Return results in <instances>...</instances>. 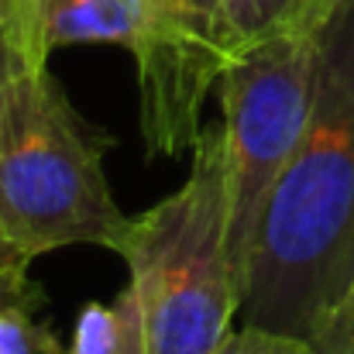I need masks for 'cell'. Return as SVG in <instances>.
<instances>
[{"label": "cell", "instance_id": "obj_1", "mask_svg": "<svg viewBox=\"0 0 354 354\" xmlns=\"http://www.w3.org/2000/svg\"><path fill=\"white\" fill-rule=\"evenodd\" d=\"M354 282V0L320 17V76L306 138L254 244L241 320L313 341Z\"/></svg>", "mask_w": 354, "mask_h": 354}, {"label": "cell", "instance_id": "obj_2", "mask_svg": "<svg viewBox=\"0 0 354 354\" xmlns=\"http://www.w3.org/2000/svg\"><path fill=\"white\" fill-rule=\"evenodd\" d=\"M111 148L114 138L73 107L48 66L28 62L10 48L0 138V234L24 265L73 244L124 251L134 217L111 193L104 172Z\"/></svg>", "mask_w": 354, "mask_h": 354}, {"label": "cell", "instance_id": "obj_3", "mask_svg": "<svg viewBox=\"0 0 354 354\" xmlns=\"http://www.w3.org/2000/svg\"><path fill=\"white\" fill-rule=\"evenodd\" d=\"M120 258L141 354H210L244 306L227 244V138L203 127L186 183L134 217Z\"/></svg>", "mask_w": 354, "mask_h": 354}, {"label": "cell", "instance_id": "obj_4", "mask_svg": "<svg viewBox=\"0 0 354 354\" xmlns=\"http://www.w3.org/2000/svg\"><path fill=\"white\" fill-rule=\"evenodd\" d=\"M0 31L21 59L38 66L69 45L127 48L151 158L196 148L203 104L231 59L217 31L183 0H0Z\"/></svg>", "mask_w": 354, "mask_h": 354}, {"label": "cell", "instance_id": "obj_5", "mask_svg": "<svg viewBox=\"0 0 354 354\" xmlns=\"http://www.w3.org/2000/svg\"><path fill=\"white\" fill-rule=\"evenodd\" d=\"M324 10L241 45L217 80L227 138V244L241 289L248 286L268 200L313 118Z\"/></svg>", "mask_w": 354, "mask_h": 354}, {"label": "cell", "instance_id": "obj_6", "mask_svg": "<svg viewBox=\"0 0 354 354\" xmlns=\"http://www.w3.org/2000/svg\"><path fill=\"white\" fill-rule=\"evenodd\" d=\"M330 0H221V31L227 55L286 24L317 17Z\"/></svg>", "mask_w": 354, "mask_h": 354}, {"label": "cell", "instance_id": "obj_7", "mask_svg": "<svg viewBox=\"0 0 354 354\" xmlns=\"http://www.w3.org/2000/svg\"><path fill=\"white\" fill-rule=\"evenodd\" d=\"M66 354H141V334L131 306L118 303H86L76 317L73 344Z\"/></svg>", "mask_w": 354, "mask_h": 354}, {"label": "cell", "instance_id": "obj_8", "mask_svg": "<svg viewBox=\"0 0 354 354\" xmlns=\"http://www.w3.org/2000/svg\"><path fill=\"white\" fill-rule=\"evenodd\" d=\"M69 348L59 344V337L35 320L31 306L7 303L0 306V354H66Z\"/></svg>", "mask_w": 354, "mask_h": 354}, {"label": "cell", "instance_id": "obj_9", "mask_svg": "<svg viewBox=\"0 0 354 354\" xmlns=\"http://www.w3.org/2000/svg\"><path fill=\"white\" fill-rule=\"evenodd\" d=\"M210 354H317V348L306 337L244 324V327L231 330Z\"/></svg>", "mask_w": 354, "mask_h": 354}, {"label": "cell", "instance_id": "obj_10", "mask_svg": "<svg viewBox=\"0 0 354 354\" xmlns=\"http://www.w3.org/2000/svg\"><path fill=\"white\" fill-rule=\"evenodd\" d=\"M317 354H354V282L334 317L320 327V334L310 341Z\"/></svg>", "mask_w": 354, "mask_h": 354}, {"label": "cell", "instance_id": "obj_11", "mask_svg": "<svg viewBox=\"0 0 354 354\" xmlns=\"http://www.w3.org/2000/svg\"><path fill=\"white\" fill-rule=\"evenodd\" d=\"M41 299H45V296H41V286L31 282L28 265L0 261V306H7V303H21V306L38 310Z\"/></svg>", "mask_w": 354, "mask_h": 354}, {"label": "cell", "instance_id": "obj_12", "mask_svg": "<svg viewBox=\"0 0 354 354\" xmlns=\"http://www.w3.org/2000/svg\"><path fill=\"white\" fill-rule=\"evenodd\" d=\"M7 73H10V48H7V38H3V31H0V138H3V100H7ZM0 261H14V265H24L10 248H7V241L0 234Z\"/></svg>", "mask_w": 354, "mask_h": 354}, {"label": "cell", "instance_id": "obj_13", "mask_svg": "<svg viewBox=\"0 0 354 354\" xmlns=\"http://www.w3.org/2000/svg\"><path fill=\"white\" fill-rule=\"evenodd\" d=\"M193 14H200L214 31H217V38H221V45H224V31H221V0H183Z\"/></svg>", "mask_w": 354, "mask_h": 354}]
</instances>
